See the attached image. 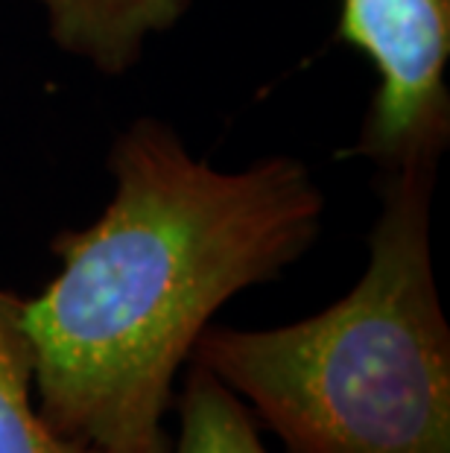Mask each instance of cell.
Returning <instances> with one entry per match:
<instances>
[{
	"label": "cell",
	"mask_w": 450,
	"mask_h": 453,
	"mask_svg": "<svg viewBox=\"0 0 450 453\" xmlns=\"http://www.w3.org/2000/svg\"><path fill=\"white\" fill-rule=\"evenodd\" d=\"M109 173L103 214L50 240L59 273L24 298L35 403L76 445L167 453L181 365L234 296L310 252L324 194L293 156L219 170L158 118L111 141Z\"/></svg>",
	"instance_id": "6da1fadb"
},
{
	"label": "cell",
	"mask_w": 450,
	"mask_h": 453,
	"mask_svg": "<svg viewBox=\"0 0 450 453\" xmlns=\"http://www.w3.org/2000/svg\"><path fill=\"white\" fill-rule=\"evenodd\" d=\"M439 161L386 170L369 264L308 319L210 325L190 363L286 453H450V325L433 266Z\"/></svg>",
	"instance_id": "7a4b0ae2"
},
{
	"label": "cell",
	"mask_w": 450,
	"mask_h": 453,
	"mask_svg": "<svg viewBox=\"0 0 450 453\" xmlns=\"http://www.w3.org/2000/svg\"><path fill=\"white\" fill-rule=\"evenodd\" d=\"M337 38L378 71L354 156L380 173L442 161L450 141V0H342Z\"/></svg>",
	"instance_id": "3957f363"
},
{
	"label": "cell",
	"mask_w": 450,
	"mask_h": 453,
	"mask_svg": "<svg viewBox=\"0 0 450 453\" xmlns=\"http://www.w3.org/2000/svg\"><path fill=\"white\" fill-rule=\"evenodd\" d=\"M53 44L100 73L132 71L152 35L170 33L194 0H35Z\"/></svg>",
	"instance_id": "277c9868"
},
{
	"label": "cell",
	"mask_w": 450,
	"mask_h": 453,
	"mask_svg": "<svg viewBox=\"0 0 450 453\" xmlns=\"http://www.w3.org/2000/svg\"><path fill=\"white\" fill-rule=\"evenodd\" d=\"M0 453H100L47 427L35 403V351L24 296L0 284Z\"/></svg>",
	"instance_id": "5b68a950"
},
{
	"label": "cell",
	"mask_w": 450,
	"mask_h": 453,
	"mask_svg": "<svg viewBox=\"0 0 450 453\" xmlns=\"http://www.w3.org/2000/svg\"><path fill=\"white\" fill-rule=\"evenodd\" d=\"M173 410L179 433L167 453H270L257 418L205 365L190 363Z\"/></svg>",
	"instance_id": "8992f818"
}]
</instances>
